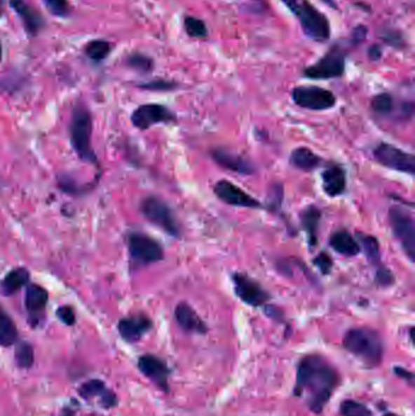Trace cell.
Returning <instances> with one entry per match:
<instances>
[{"mask_svg":"<svg viewBox=\"0 0 415 416\" xmlns=\"http://www.w3.org/2000/svg\"><path fill=\"white\" fill-rule=\"evenodd\" d=\"M313 263L315 267H318L320 273L324 275H328L332 272V259L328 254L320 252V254L313 259Z\"/></svg>","mask_w":415,"mask_h":416,"instance_id":"38","label":"cell"},{"mask_svg":"<svg viewBox=\"0 0 415 416\" xmlns=\"http://www.w3.org/2000/svg\"><path fill=\"white\" fill-rule=\"evenodd\" d=\"M367 34H368V27H365V26H362V25H360V26H358V27H355V29H353V33H352V42L355 43V44H360V43L365 41Z\"/></svg>","mask_w":415,"mask_h":416,"instance_id":"41","label":"cell"},{"mask_svg":"<svg viewBox=\"0 0 415 416\" xmlns=\"http://www.w3.org/2000/svg\"><path fill=\"white\" fill-rule=\"evenodd\" d=\"M15 361L20 369L28 370L34 364V349L31 343L18 341L15 347Z\"/></svg>","mask_w":415,"mask_h":416,"instance_id":"27","label":"cell"},{"mask_svg":"<svg viewBox=\"0 0 415 416\" xmlns=\"http://www.w3.org/2000/svg\"><path fill=\"white\" fill-rule=\"evenodd\" d=\"M93 118L87 107L79 104L74 107L69 123V141L81 161L97 165V153L92 146Z\"/></svg>","mask_w":415,"mask_h":416,"instance_id":"3","label":"cell"},{"mask_svg":"<svg viewBox=\"0 0 415 416\" xmlns=\"http://www.w3.org/2000/svg\"><path fill=\"white\" fill-rule=\"evenodd\" d=\"M140 211L149 222L155 224L168 235L177 239L182 234L179 223L177 221L172 208L163 200L156 196H148L142 201Z\"/></svg>","mask_w":415,"mask_h":416,"instance_id":"6","label":"cell"},{"mask_svg":"<svg viewBox=\"0 0 415 416\" xmlns=\"http://www.w3.org/2000/svg\"><path fill=\"white\" fill-rule=\"evenodd\" d=\"M177 120L175 113L163 105L145 104L134 110L130 117L132 125L140 130H147L153 125L173 123Z\"/></svg>","mask_w":415,"mask_h":416,"instance_id":"11","label":"cell"},{"mask_svg":"<svg viewBox=\"0 0 415 416\" xmlns=\"http://www.w3.org/2000/svg\"><path fill=\"white\" fill-rule=\"evenodd\" d=\"M19 341V331L9 313L0 305V346L11 347Z\"/></svg>","mask_w":415,"mask_h":416,"instance_id":"26","label":"cell"},{"mask_svg":"<svg viewBox=\"0 0 415 416\" xmlns=\"http://www.w3.org/2000/svg\"><path fill=\"white\" fill-rule=\"evenodd\" d=\"M383 416H401V415H397V414H395V412H388V414H385V415Z\"/></svg>","mask_w":415,"mask_h":416,"instance_id":"47","label":"cell"},{"mask_svg":"<svg viewBox=\"0 0 415 416\" xmlns=\"http://www.w3.org/2000/svg\"><path fill=\"white\" fill-rule=\"evenodd\" d=\"M283 201V186L282 184H274L271 186L268 191V204L269 209H278L280 207Z\"/></svg>","mask_w":415,"mask_h":416,"instance_id":"36","label":"cell"},{"mask_svg":"<svg viewBox=\"0 0 415 416\" xmlns=\"http://www.w3.org/2000/svg\"><path fill=\"white\" fill-rule=\"evenodd\" d=\"M340 381L337 370L324 356L307 354L297 364L294 394L305 401L311 412L322 414Z\"/></svg>","mask_w":415,"mask_h":416,"instance_id":"1","label":"cell"},{"mask_svg":"<svg viewBox=\"0 0 415 416\" xmlns=\"http://www.w3.org/2000/svg\"><path fill=\"white\" fill-rule=\"evenodd\" d=\"M375 282L380 286H390L395 282V277L390 269L379 267L376 274H375Z\"/></svg>","mask_w":415,"mask_h":416,"instance_id":"39","label":"cell"},{"mask_svg":"<svg viewBox=\"0 0 415 416\" xmlns=\"http://www.w3.org/2000/svg\"><path fill=\"white\" fill-rule=\"evenodd\" d=\"M330 247L337 254L346 256V257H355L360 252V245L357 242L355 237L351 235L347 230H337L330 236L329 240Z\"/></svg>","mask_w":415,"mask_h":416,"instance_id":"23","label":"cell"},{"mask_svg":"<svg viewBox=\"0 0 415 416\" xmlns=\"http://www.w3.org/2000/svg\"><path fill=\"white\" fill-rule=\"evenodd\" d=\"M211 156L219 166L226 168L228 171L236 172L239 174H247V176L256 171V167L252 162L243 158L241 155L228 151L226 148H215L211 153Z\"/></svg>","mask_w":415,"mask_h":416,"instance_id":"18","label":"cell"},{"mask_svg":"<svg viewBox=\"0 0 415 416\" xmlns=\"http://www.w3.org/2000/svg\"><path fill=\"white\" fill-rule=\"evenodd\" d=\"M56 317L59 318L61 323L65 324L67 326H74L76 324V313L71 305H61L56 310Z\"/></svg>","mask_w":415,"mask_h":416,"instance_id":"37","label":"cell"},{"mask_svg":"<svg viewBox=\"0 0 415 416\" xmlns=\"http://www.w3.org/2000/svg\"><path fill=\"white\" fill-rule=\"evenodd\" d=\"M44 4L46 9L55 16L65 18L69 14V0H44Z\"/></svg>","mask_w":415,"mask_h":416,"instance_id":"34","label":"cell"},{"mask_svg":"<svg viewBox=\"0 0 415 416\" xmlns=\"http://www.w3.org/2000/svg\"><path fill=\"white\" fill-rule=\"evenodd\" d=\"M128 65L132 69L142 72V74H148V72L153 71L154 60L151 57L143 55V54H132L128 57Z\"/></svg>","mask_w":415,"mask_h":416,"instance_id":"33","label":"cell"},{"mask_svg":"<svg viewBox=\"0 0 415 416\" xmlns=\"http://www.w3.org/2000/svg\"><path fill=\"white\" fill-rule=\"evenodd\" d=\"M343 347L353 356L365 361L367 366H376L383 361V338L375 330L368 328H353L343 338Z\"/></svg>","mask_w":415,"mask_h":416,"instance_id":"2","label":"cell"},{"mask_svg":"<svg viewBox=\"0 0 415 416\" xmlns=\"http://www.w3.org/2000/svg\"><path fill=\"white\" fill-rule=\"evenodd\" d=\"M117 328L125 342L135 343L153 328V320L145 314L130 315L121 319Z\"/></svg>","mask_w":415,"mask_h":416,"instance_id":"17","label":"cell"},{"mask_svg":"<svg viewBox=\"0 0 415 416\" xmlns=\"http://www.w3.org/2000/svg\"><path fill=\"white\" fill-rule=\"evenodd\" d=\"M110 51V43L107 41H100V39L92 41V42L88 43L86 46V54L93 61H102L104 59H107Z\"/></svg>","mask_w":415,"mask_h":416,"instance_id":"29","label":"cell"},{"mask_svg":"<svg viewBox=\"0 0 415 416\" xmlns=\"http://www.w3.org/2000/svg\"><path fill=\"white\" fill-rule=\"evenodd\" d=\"M10 4L22 20L23 26L29 34H37L43 27L42 15L37 10L28 5L25 0H10Z\"/></svg>","mask_w":415,"mask_h":416,"instance_id":"21","label":"cell"},{"mask_svg":"<svg viewBox=\"0 0 415 416\" xmlns=\"http://www.w3.org/2000/svg\"><path fill=\"white\" fill-rule=\"evenodd\" d=\"M395 107V100L393 95L388 92H380L375 95L372 100V109L379 115H388Z\"/></svg>","mask_w":415,"mask_h":416,"instance_id":"32","label":"cell"},{"mask_svg":"<svg viewBox=\"0 0 415 416\" xmlns=\"http://www.w3.org/2000/svg\"><path fill=\"white\" fill-rule=\"evenodd\" d=\"M290 162L292 166L304 172H312L322 163V158L308 148H296L291 153Z\"/></svg>","mask_w":415,"mask_h":416,"instance_id":"24","label":"cell"},{"mask_svg":"<svg viewBox=\"0 0 415 416\" xmlns=\"http://www.w3.org/2000/svg\"><path fill=\"white\" fill-rule=\"evenodd\" d=\"M184 27L186 33L190 37L205 39L208 37V29L206 23L203 20L194 18V16H186L184 19Z\"/></svg>","mask_w":415,"mask_h":416,"instance_id":"31","label":"cell"},{"mask_svg":"<svg viewBox=\"0 0 415 416\" xmlns=\"http://www.w3.org/2000/svg\"><path fill=\"white\" fill-rule=\"evenodd\" d=\"M390 226L393 235L400 241L407 257L414 262L415 259V223L411 214L400 207H393L388 212Z\"/></svg>","mask_w":415,"mask_h":416,"instance_id":"8","label":"cell"},{"mask_svg":"<svg viewBox=\"0 0 415 416\" xmlns=\"http://www.w3.org/2000/svg\"><path fill=\"white\" fill-rule=\"evenodd\" d=\"M290 11L300 21L301 28L307 37L320 43L327 42L330 38L332 29L328 18L308 0H300Z\"/></svg>","mask_w":415,"mask_h":416,"instance_id":"4","label":"cell"},{"mask_svg":"<svg viewBox=\"0 0 415 416\" xmlns=\"http://www.w3.org/2000/svg\"><path fill=\"white\" fill-rule=\"evenodd\" d=\"M323 189L330 197H336L346 191V172L339 165L329 166L322 174Z\"/></svg>","mask_w":415,"mask_h":416,"instance_id":"20","label":"cell"},{"mask_svg":"<svg viewBox=\"0 0 415 416\" xmlns=\"http://www.w3.org/2000/svg\"><path fill=\"white\" fill-rule=\"evenodd\" d=\"M175 317L178 325L184 331L198 335H205L208 331V325L198 317L194 308L185 302L175 307Z\"/></svg>","mask_w":415,"mask_h":416,"instance_id":"19","label":"cell"},{"mask_svg":"<svg viewBox=\"0 0 415 416\" xmlns=\"http://www.w3.org/2000/svg\"><path fill=\"white\" fill-rule=\"evenodd\" d=\"M215 194L218 199L236 207L261 208L262 204L257 200L247 194L246 191L239 188L238 185L233 184L231 181L222 179L217 181L213 188Z\"/></svg>","mask_w":415,"mask_h":416,"instance_id":"16","label":"cell"},{"mask_svg":"<svg viewBox=\"0 0 415 416\" xmlns=\"http://www.w3.org/2000/svg\"><path fill=\"white\" fill-rule=\"evenodd\" d=\"M358 239L360 241V245L365 250V256L369 261L370 263L374 265L380 264V245H379V240L375 236L367 235V234H362L358 233L357 234Z\"/></svg>","mask_w":415,"mask_h":416,"instance_id":"28","label":"cell"},{"mask_svg":"<svg viewBox=\"0 0 415 416\" xmlns=\"http://www.w3.org/2000/svg\"><path fill=\"white\" fill-rule=\"evenodd\" d=\"M340 414L342 416H373L369 408L353 399H346L341 403Z\"/></svg>","mask_w":415,"mask_h":416,"instance_id":"30","label":"cell"},{"mask_svg":"<svg viewBox=\"0 0 415 416\" xmlns=\"http://www.w3.org/2000/svg\"><path fill=\"white\" fill-rule=\"evenodd\" d=\"M140 88L154 90V92H167V90H173L177 88V84L175 82L165 81V79H157V81H151L149 83L140 84Z\"/></svg>","mask_w":415,"mask_h":416,"instance_id":"35","label":"cell"},{"mask_svg":"<svg viewBox=\"0 0 415 416\" xmlns=\"http://www.w3.org/2000/svg\"><path fill=\"white\" fill-rule=\"evenodd\" d=\"M138 368L140 373L150 381H153L158 389L163 392L170 391L171 369L163 359L154 354H144L139 356Z\"/></svg>","mask_w":415,"mask_h":416,"instance_id":"13","label":"cell"},{"mask_svg":"<svg viewBox=\"0 0 415 416\" xmlns=\"http://www.w3.org/2000/svg\"><path fill=\"white\" fill-rule=\"evenodd\" d=\"M29 280H31V274L28 272V269L23 267L11 269L0 282V292L4 296H13L22 287L27 286Z\"/></svg>","mask_w":415,"mask_h":416,"instance_id":"22","label":"cell"},{"mask_svg":"<svg viewBox=\"0 0 415 416\" xmlns=\"http://www.w3.org/2000/svg\"><path fill=\"white\" fill-rule=\"evenodd\" d=\"M393 371H395V374H396L397 376H400L401 379L409 381L411 384H413V382H414V374H413L411 371H409V370L401 368V366H395V368H393Z\"/></svg>","mask_w":415,"mask_h":416,"instance_id":"42","label":"cell"},{"mask_svg":"<svg viewBox=\"0 0 415 416\" xmlns=\"http://www.w3.org/2000/svg\"><path fill=\"white\" fill-rule=\"evenodd\" d=\"M127 245L130 262L135 267L156 263L165 258V251L158 241L143 233H130Z\"/></svg>","mask_w":415,"mask_h":416,"instance_id":"5","label":"cell"},{"mask_svg":"<svg viewBox=\"0 0 415 416\" xmlns=\"http://www.w3.org/2000/svg\"><path fill=\"white\" fill-rule=\"evenodd\" d=\"M383 39L385 42H388L390 46H403V38L397 31H386L383 36Z\"/></svg>","mask_w":415,"mask_h":416,"instance_id":"40","label":"cell"},{"mask_svg":"<svg viewBox=\"0 0 415 416\" xmlns=\"http://www.w3.org/2000/svg\"><path fill=\"white\" fill-rule=\"evenodd\" d=\"M368 55H369L370 60H380L381 56H383V49H381V46L373 44V46H370L369 50H368Z\"/></svg>","mask_w":415,"mask_h":416,"instance_id":"43","label":"cell"},{"mask_svg":"<svg viewBox=\"0 0 415 416\" xmlns=\"http://www.w3.org/2000/svg\"><path fill=\"white\" fill-rule=\"evenodd\" d=\"M79 394L87 402H97L102 409H112L118 404L116 393L99 379L88 380L81 384Z\"/></svg>","mask_w":415,"mask_h":416,"instance_id":"15","label":"cell"},{"mask_svg":"<svg viewBox=\"0 0 415 416\" xmlns=\"http://www.w3.org/2000/svg\"><path fill=\"white\" fill-rule=\"evenodd\" d=\"M231 279L236 296L246 305L257 308L267 305L268 300H271V295L261 286V284L249 275L236 273L233 274Z\"/></svg>","mask_w":415,"mask_h":416,"instance_id":"12","label":"cell"},{"mask_svg":"<svg viewBox=\"0 0 415 416\" xmlns=\"http://www.w3.org/2000/svg\"><path fill=\"white\" fill-rule=\"evenodd\" d=\"M320 218H322V212L315 206H308V207H306L304 212L301 213V223H302V227H304L306 233H307L308 244L312 249L318 242L317 233H318Z\"/></svg>","mask_w":415,"mask_h":416,"instance_id":"25","label":"cell"},{"mask_svg":"<svg viewBox=\"0 0 415 416\" xmlns=\"http://www.w3.org/2000/svg\"><path fill=\"white\" fill-rule=\"evenodd\" d=\"M325 4L329 5V6H332V9H337V4L334 1V0H323Z\"/></svg>","mask_w":415,"mask_h":416,"instance_id":"45","label":"cell"},{"mask_svg":"<svg viewBox=\"0 0 415 416\" xmlns=\"http://www.w3.org/2000/svg\"><path fill=\"white\" fill-rule=\"evenodd\" d=\"M1 56H3V49H1V44H0V60H1Z\"/></svg>","mask_w":415,"mask_h":416,"instance_id":"48","label":"cell"},{"mask_svg":"<svg viewBox=\"0 0 415 416\" xmlns=\"http://www.w3.org/2000/svg\"><path fill=\"white\" fill-rule=\"evenodd\" d=\"M346 71V51L341 46H332L325 55L313 65L304 69V76L309 79L339 78Z\"/></svg>","mask_w":415,"mask_h":416,"instance_id":"7","label":"cell"},{"mask_svg":"<svg viewBox=\"0 0 415 416\" xmlns=\"http://www.w3.org/2000/svg\"><path fill=\"white\" fill-rule=\"evenodd\" d=\"M291 97L297 106L312 111H325L336 105V97L330 90L315 85L296 87Z\"/></svg>","mask_w":415,"mask_h":416,"instance_id":"9","label":"cell"},{"mask_svg":"<svg viewBox=\"0 0 415 416\" xmlns=\"http://www.w3.org/2000/svg\"><path fill=\"white\" fill-rule=\"evenodd\" d=\"M373 153L375 160L386 168L411 176L415 173L414 156L402 148H396L391 144L380 143L374 148Z\"/></svg>","mask_w":415,"mask_h":416,"instance_id":"10","label":"cell"},{"mask_svg":"<svg viewBox=\"0 0 415 416\" xmlns=\"http://www.w3.org/2000/svg\"><path fill=\"white\" fill-rule=\"evenodd\" d=\"M283 3L286 5L287 9L291 10L295 6L300 0H282Z\"/></svg>","mask_w":415,"mask_h":416,"instance_id":"44","label":"cell"},{"mask_svg":"<svg viewBox=\"0 0 415 416\" xmlns=\"http://www.w3.org/2000/svg\"><path fill=\"white\" fill-rule=\"evenodd\" d=\"M0 15H1V6H0Z\"/></svg>","mask_w":415,"mask_h":416,"instance_id":"49","label":"cell"},{"mask_svg":"<svg viewBox=\"0 0 415 416\" xmlns=\"http://www.w3.org/2000/svg\"><path fill=\"white\" fill-rule=\"evenodd\" d=\"M48 302L49 293L44 287L38 284H28L25 295V308L27 312L28 323L33 328L42 324Z\"/></svg>","mask_w":415,"mask_h":416,"instance_id":"14","label":"cell"},{"mask_svg":"<svg viewBox=\"0 0 415 416\" xmlns=\"http://www.w3.org/2000/svg\"><path fill=\"white\" fill-rule=\"evenodd\" d=\"M60 416H76L72 409H66L65 412H62Z\"/></svg>","mask_w":415,"mask_h":416,"instance_id":"46","label":"cell"}]
</instances>
